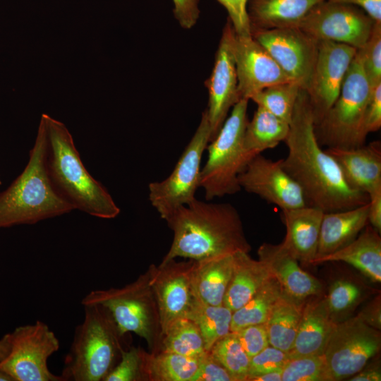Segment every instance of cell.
Returning a JSON list of instances; mask_svg holds the SVG:
<instances>
[{"instance_id":"cell-15","label":"cell","mask_w":381,"mask_h":381,"mask_svg":"<svg viewBox=\"0 0 381 381\" xmlns=\"http://www.w3.org/2000/svg\"><path fill=\"white\" fill-rule=\"evenodd\" d=\"M234 37L235 31L228 18L223 29L212 73L206 82L209 101L205 111L210 128V141L221 129L231 108L240 100L234 56Z\"/></svg>"},{"instance_id":"cell-19","label":"cell","mask_w":381,"mask_h":381,"mask_svg":"<svg viewBox=\"0 0 381 381\" xmlns=\"http://www.w3.org/2000/svg\"><path fill=\"white\" fill-rule=\"evenodd\" d=\"M258 260L268 269L282 290L292 298L306 301L320 295L322 285L313 275L304 271L298 260L283 246L262 243L258 250Z\"/></svg>"},{"instance_id":"cell-27","label":"cell","mask_w":381,"mask_h":381,"mask_svg":"<svg viewBox=\"0 0 381 381\" xmlns=\"http://www.w3.org/2000/svg\"><path fill=\"white\" fill-rule=\"evenodd\" d=\"M248 253L234 254L231 277L223 303L232 312L242 307L271 276L265 265Z\"/></svg>"},{"instance_id":"cell-33","label":"cell","mask_w":381,"mask_h":381,"mask_svg":"<svg viewBox=\"0 0 381 381\" xmlns=\"http://www.w3.org/2000/svg\"><path fill=\"white\" fill-rule=\"evenodd\" d=\"M160 351L189 357H200L207 351L199 328L187 317L176 320L163 335Z\"/></svg>"},{"instance_id":"cell-3","label":"cell","mask_w":381,"mask_h":381,"mask_svg":"<svg viewBox=\"0 0 381 381\" xmlns=\"http://www.w3.org/2000/svg\"><path fill=\"white\" fill-rule=\"evenodd\" d=\"M48 138L41 116L27 165L0 193V229L35 224L75 210L53 185L47 167Z\"/></svg>"},{"instance_id":"cell-32","label":"cell","mask_w":381,"mask_h":381,"mask_svg":"<svg viewBox=\"0 0 381 381\" xmlns=\"http://www.w3.org/2000/svg\"><path fill=\"white\" fill-rule=\"evenodd\" d=\"M282 291L279 282L271 275L242 307L232 313L231 332L250 325L265 323Z\"/></svg>"},{"instance_id":"cell-40","label":"cell","mask_w":381,"mask_h":381,"mask_svg":"<svg viewBox=\"0 0 381 381\" xmlns=\"http://www.w3.org/2000/svg\"><path fill=\"white\" fill-rule=\"evenodd\" d=\"M289 358L288 352L268 345L250 358L246 381L252 377L281 369Z\"/></svg>"},{"instance_id":"cell-30","label":"cell","mask_w":381,"mask_h":381,"mask_svg":"<svg viewBox=\"0 0 381 381\" xmlns=\"http://www.w3.org/2000/svg\"><path fill=\"white\" fill-rule=\"evenodd\" d=\"M289 131V123L258 106L252 119L248 121L246 127L244 149L252 159L263 151L275 147L284 141Z\"/></svg>"},{"instance_id":"cell-2","label":"cell","mask_w":381,"mask_h":381,"mask_svg":"<svg viewBox=\"0 0 381 381\" xmlns=\"http://www.w3.org/2000/svg\"><path fill=\"white\" fill-rule=\"evenodd\" d=\"M164 220L174 236L163 262L176 258L198 260L238 251L249 253L251 249L240 214L230 203L195 198Z\"/></svg>"},{"instance_id":"cell-45","label":"cell","mask_w":381,"mask_h":381,"mask_svg":"<svg viewBox=\"0 0 381 381\" xmlns=\"http://www.w3.org/2000/svg\"><path fill=\"white\" fill-rule=\"evenodd\" d=\"M174 15L179 25L184 29L192 28L199 16V0H172Z\"/></svg>"},{"instance_id":"cell-20","label":"cell","mask_w":381,"mask_h":381,"mask_svg":"<svg viewBox=\"0 0 381 381\" xmlns=\"http://www.w3.org/2000/svg\"><path fill=\"white\" fill-rule=\"evenodd\" d=\"M337 322L325 297L320 294L306 300L293 346L288 352L289 358L322 355Z\"/></svg>"},{"instance_id":"cell-12","label":"cell","mask_w":381,"mask_h":381,"mask_svg":"<svg viewBox=\"0 0 381 381\" xmlns=\"http://www.w3.org/2000/svg\"><path fill=\"white\" fill-rule=\"evenodd\" d=\"M375 23L357 6L324 0L310 10L298 28L317 41H333L359 49L368 41Z\"/></svg>"},{"instance_id":"cell-18","label":"cell","mask_w":381,"mask_h":381,"mask_svg":"<svg viewBox=\"0 0 381 381\" xmlns=\"http://www.w3.org/2000/svg\"><path fill=\"white\" fill-rule=\"evenodd\" d=\"M234 56L239 99L251 97L272 85L293 81L251 35L235 33Z\"/></svg>"},{"instance_id":"cell-42","label":"cell","mask_w":381,"mask_h":381,"mask_svg":"<svg viewBox=\"0 0 381 381\" xmlns=\"http://www.w3.org/2000/svg\"><path fill=\"white\" fill-rule=\"evenodd\" d=\"M227 11L229 20L235 33L240 36L251 35L247 14L248 0H217Z\"/></svg>"},{"instance_id":"cell-6","label":"cell","mask_w":381,"mask_h":381,"mask_svg":"<svg viewBox=\"0 0 381 381\" xmlns=\"http://www.w3.org/2000/svg\"><path fill=\"white\" fill-rule=\"evenodd\" d=\"M150 267L133 282L120 288L88 293L81 304H99L111 314L120 332L145 339L151 353L159 351L162 332L159 310L150 284Z\"/></svg>"},{"instance_id":"cell-4","label":"cell","mask_w":381,"mask_h":381,"mask_svg":"<svg viewBox=\"0 0 381 381\" xmlns=\"http://www.w3.org/2000/svg\"><path fill=\"white\" fill-rule=\"evenodd\" d=\"M42 117L48 138L47 167L54 187L75 210L101 219L116 217L119 207L84 166L66 126L48 114Z\"/></svg>"},{"instance_id":"cell-11","label":"cell","mask_w":381,"mask_h":381,"mask_svg":"<svg viewBox=\"0 0 381 381\" xmlns=\"http://www.w3.org/2000/svg\"><path fill=\"white\" fill-rule=\"evenodd\" d=\"M11 349L0 363L13 381H64L52 373L48 359L60 346L54 332L44 322L17 327L10 332Z\"/></svg>"},{"instance_id":"cell-44","label":"cell","mask_w":381,"mask_h":381,"mask_svg":"<svg viewBox=\"0 0 381 381\" xmlns=\"http://www.w3.org/2000/svg\"><path fill=\"white\" fill-rule=\"evenodd\" d=\"M365 128L370 133L381 127V83L371 89L365 112Z\"/></svg>"},{"instance_id":"cell-7","label":"cell","mask_w":381,"mask_h":381,"mask_svg":"<svg viewBox=\"0 0 381 381\" xmlns=\"http://www.w3.org/2000/svg\"><path fill=\"white\" fill-rule=\"evenodd\" d=\"M370 91L357 49L337 99L315 124V136L321 146L353 149L365 144L368 133L365 128V112Z\"/></svg>"},{"instance_id":"cell-29","label":"cell","mask_w":381,"mask_h":381,"mask_svg":"<svg viewBox=\"0 0 381 381\" xmlns=\"http://www.w3.org/2000/svg\"><path fill=\"white\" fill-rule=\"evenodd\" d=\"M306 301L282 291L265 322L270 345L289 352L293 346Z\"/></svg>"},{"instance_id":"cell-43","label":"cell","mask_w":381,"mask_h":381,"mask_svg":"<svg viewBox=\"0 0 381 381\" xmlns=\"http://www.w3.org/2000/svg\"><path fill=\"white\" fill-rule=\"evenodd\" d=\"M195 381H235V379L210 351H207L201 356L200 369Z\"/></svg>"},{"instance_id":"cell-14","label":"cell","mask_w":381,"mask_h":381,"mask_svg":"<svg viewBox=\"0 0 381 381\" xmlns=\"http://www.w3.org/2000/svg\"><path fill=\"white\" fill-rule=\"evenodd\" d=\"M357 49L329 40L318 41V54L306 90L317 124L337 99L346 71Z\"/></svg>"},{"instance_id":"cell-17","label":"cell","mask_w":381,"mask_h":381,"mask_svg":"<svg viewBox=\"0 0 381 381\" xmlns=\"http://www.w3.org/2000/svg\"><path fill=\"white\" fill-rule=\"evenodd\" d=\"M238 180L241 189L282 210L308 205L302 189L283 169L281 159L273 161L258 155L247 164Z\"/></svg>"},{"instance_id":"cell-5","label":"cell","mask_w":381,"mask_h":381,"mask_svg":"<svg viewBox=\"0 0 381 381\" xmlns=\"http://www.w3.org/2000/svg\"><path fill=\"white\" fill-rule=\"evenodd\" d=\"M84 319L74 332L61 372L64 381H103L125 349L122 334L109 312L85 304Z\"/></svg>"},{"instance_id":"cell-52","label":"cell","mask_w":381,"mask_h":381,"mask_svg":"<svg viewBox=\"0 0 381 381\" xmlns=\"http://www.w3.org/2000/svg\"><path fill=\"white\" fill-rule=\"evenodd\" d=\"M1 184V178H0V185Z\"/></svg>"},{"instance_id":"cell-37","label":"cell","mask_w":381,"mask_h":381,"mask_svg":"<svg viewBox=\"0 0 381 381\" xmlns=\"http://www.w3.org/2000/svg\"><path fill=\"white\" fill-rule=\"evenodd\" d=\"M362 293L355 283L339 279L334 282L329 288L325 297L329 310L337 322V318L350 312L358 303Z\"/></svg>"},{"instance_id":"cell-10","label":"cell","mask_w":381,"mask_h":381,"mask_svg":"<svg viewBox=\"0 0 381 381\" xmlns=\"http://www.w3.org/2000/svg\"><path fill=\"white\" fill-rule=\"evenodd\" d=\"M380 346V330L358 315L337 322L322 354L326 381L352 377L377 356Z\"/></svg>"},{"instance_id":"cell-51","label":"cell","mask_w":381,"mask_h":381,"mask_svg":"<svg viewBox=\"0 0 381 381\" xmlns=\"http://www.w3.org/2000/svg\"><path fill=\"white\" fill-rule=\"evenodd\" d=\"M10 349L11 335L7 333L0 339V363L7 357Z\"/></svg>"},{"instance_id":"cell-21","label":"cell","mask_w":381,"mask_h":381,"mask_svg":"<svg viewBox=\"0 0 381 381\" xmlns=\"http://www.w3.org/2000/svg\"><path fill=\"white\" fill-rule=\"evenodd\" d=\"M339 165L347 182L368 195L381 188V143L370 142L353 149L327 148Z\"/></svg>"},{"instance_id":"cell-35","label":"cell","mask_w":381,"mask_h":381,"mask_svg":"<svg viewBox=\"0 0 381 381\" xmlns=\"http://www.w3.org/2000/svg\"><path fill=\"white\" fill-rule=\"evenodd\" d=\"M210 352L229 371L235 381H246L250 357L234 332L218 340Z\"/></svg>"},{"instance_id":"cell-48","label":"cell","mask_w":381,"mask_h":381,"mask_svg":"<svg viewBox=\"0 0 381 381\" xmlns=\"http://www.w3.org/2000/svg\"><path fill=\"white\" fill-rule=\"evenodd\" d=\"M350 4L363 10L375 23H381V0H326Z\"/></svg>"},{"instance_id":"cell-38","label":"cell","mask_w":381,"mask_h":381,"mask_svg":"<svg viewBox=\"0 0 381 381\" xmlns=\"http://www.w3.org/2000/svg\"><path fill=\"white\" fill-rule=\"evenodd\" d=\"M360 52L364 73L371 89L381 83V23H375Z\"/></svg>"},{"instance_id":"cell-16","label":"cell","mask_w":381,"mask_h":381,"mask_svg":"<svg viewBox=\"0 0 381 381\" xmlns=\"http://www.w3.org/2000/svg\"><path fill=\"white\" fill-rule=\"evenodd\" d=\"M194 260L162 261L149 266L157 301L162 337L179 319L186 317L193 300L190 278Z\"/></svg>"},{"instance_id":"cell-50","label":"cell","mask_w":381,"mask_h":381,"mask_svg":"<svg viewBox=\"0 0 381 381\" xmlns=\"http://www.w3.org/2000/svg\"><path fill=\"white\" fill-rule=\"evenodd\" d=\"M248 381H282V368L252 377Z\"/></svg>"},{"instance_id":"cell-22","label":"cell","mask_w":381,"mask_h":381,"mask_svg":"<svg viewBox=\"0 0 381 381\" xmlns=\"http://www.w3.org/2000/svg\"><path fill=\"white\" fill-rule=\"evenodd\" d=\"M324 213L309 205L282 210L286 226V236L282 243L303 264L312 265L316 257Z\"/></svg>"},{"instance_id":"cell-39","label":"cell","mask_w":381,"mask_h":381,"mask_svg":"<svg viewBox=\"0 0 381 381\" xmlns=\"http://www.w3.org/2000/svg\"><path fill=\"white\" fill-rule=\"evenodd\" d=\"M144 380L142 365V349L131 346L121 352L119 361L103 381Z\"/></svg>"},{"instance_id":"cell-34","label":"cell","mask_w":381,"mask_h":381,"mask_svg":"<svg viewBox=\"0 0 381 381\" xmlns=\"http://www.w3.org/2000/svg\"><path fill=\"white\" fill-rule=\"evenodd\" d=\"M301 88L294 81L278 83L264 88L253 95L250 99L290 123Z\"/></svg>"},{"instance_id":"cell-36","label":"cell","mask_w":381,"mask_h":381,"mask_svg":"<svg viewBox=\"0 0 381 381\" xmlns=\"http://www.w3.org/2000/svg\"><path fill=\"white\" fill-rule=\"evenodd\" d=\"M282 381H326L323 356L289 358L282 368Z\"/></svg>"},{"instance_id":"cell-28","label":"cell","mask_w":381,"mask_h":381,"mask_svg":"<svg viewBox=\"0 0 381 381\" xmlns=\"http://www.w3.org/2000/svg\"><path fill=\"white\" fill-rule=\"evenodd\" d=\"M200 357H189L160 351L147 352L142 349V365L144 380L195 381L198 375Z\"/></svg>"},{"instance_id":"cell-46","label":"cell","mask_w":381,"mask_h":381,"mask_svg":"<svg viewBox=\"0 0 381 381\" xmlns=\"http://www.w3.org/2000/svg\"><path fill=\"white\" fill-rule=\"evenodd\" d=\"M368 224L381 231V188L368 194Z\"/></svg>"},{"instance_id":"cell-49","label":"cell","mask_w":381,"mask_h":381,"mask_svg":"<svg viewBox=\"0 0 381 381\" xmlns=\"http://www.w3.org/2000/svg\"><path fill=\"white\" fill-rule=\"evenodd\" d=\"M351 381H380L381 370L379 361L368 363L358 373L351 377Z\"/></svg>"},{"instance_id":"cell-41","label":"cell","mask_w":381,"mask_h":381,"mask_svg":"<svg viewBox=\"0 0 381 381\" xmlns=\"http://www.w3.org/2000/svg\"><path fill=\"white\" fill-rule=\"evenodd\" d=\"M234 332L250 358L270 345L265 322L250 325Z\"/></svg>"},{"instance_id":"cell-25","label":"cell","mask_w":381,"mask_h":381,"mask_svg":"<svg viewBox=\"0 0 381 381\" xmlns=\"http://www.w3.org/2000/svg\"><path fill=\"white\" fill-rule=\"evenodd\" d=\"M324 0H248L250 32L256 30L298 28L318 3Z\"/></svg>"},{"instance_id":"cell-23","label":"cell","mask_w":381,"mask_h":381,"mask_svg":"<svg viewBox=\"0 0 381 381\" xmlns=\"http://www.w3.org/2000/svg\"><path fill=\"white\" fill-rule=\"evenodd\" d=\"M368 224V202L344 210L325 212L314 260L350 243Z\"/></svg>"},{"instance_id":"cell-24","label":"cell","mask_w":381,"mask_h":381,"mask_svg":"<svg viewBox=\"0 0 381 381\" xmlns=\"http://www.w3.org/2000/svg\"><path fill=\"white\" fill-rule=\"evenodd\" d=\"M234 254L194 260L191 272L193 298L211 306H222L231 277Z\"/></svg>"},{"instance_id":"cell-47","label":"cell","mask_w":381,"mask_h":381,"mask_svg":"<svg viewBox=\"0 0 381 381\" xmlns=\"http://www.w3.org/2000/svg\"><path fill=\"white\" fill-rule=\"evenodd\" d=\"M380 305L379 295L366 305L358 315L366 324L379 330L381 327Z\"/></svg>"},{"instance_id":"cell-1","label":"cell","mask_w":381,"mask_h":381,"mask_svg":"<svg viewBox=\"0 0 381 381\" xmlns=\"http://www.w3.org/2000/svg\"><path fill=\"white\" fill-rule=\"evenodd\" d=\"M284 142L288 152L281 164L302 189L308 205L330 212L368 202V195L350 186L338 163L318 143L312 107L303 88Z\"/></svg>"},{"instance_id":"cell-8","label":"cell","mask_w":381,"mask_h":381,"mask_svg":"<svg viewBox=\"0 0 381 381\" xmlns=\"http://www.w3.org/2000/svg\"><path fill=\"white\" fill-rule=\"evenodd\" d=\"M248 99H240L233 107L216 137L206 150L207 159L201 168L199 186L209 201L241 190L238 177L250 158L243 147L247 123Z\"/></svg>"},{"instance_id":"cell-26","label":"cell","mask_w":381,"mask_h":381,"mask_svg":"<svg viewBox=\"0 0 381 381\" xmlns=\"http://www.w3.org/2000/svg\"><path fill=\"white\" fill-rule=\"evenodd\" d=\"M369 224L358 236L342 248L313 261V265L327 262H344L363 273L372 282H381V238Z\"/></svg>"},{"instance_id":"cell-31","label":"cell","mask_w":381,"mask_h":381,"mask_svg":"<svg viewBox=\"0 0 381 381\" xmlns=\"http://www.w3.org/2000/svg\"><path fill=\"white\" fill-rule=\"evenodd\" d=\"M232 311L225 306H211L193 298L186 317L199 328L206 351L231 332Z\"/></svg>"},{"instance_id":"cell-9","label":"cell","mask_w":381,"mask_h":381,"mask_svg":"<svg viewBox=\"0 0 381 381\" xmlns=\"http://www.w3.org/2000/svg\"><path fill=\"white\" fill-rule=\"evenodd\" d=\"M210 141V128L205 110L194 135L171 174L163 181L152 182L148 186L150 202L162 219L195 199L200 187L201 159Z\"/></svg>"},{"instance_id":"cell-13","label":"cell","mask_w":381,"mask_h":381,"mask_svg":"<svg viewBox=\"0 0 381 381\" xmlns=\"http://www.w3.org/2000/svg\"><path fill=\"white\" fill-rule=\"evenodd\" d=\"M250 34L293 81L307 89L316 61L317 40L298 28L256 30Z\"/></svg>"}]
</instances>
